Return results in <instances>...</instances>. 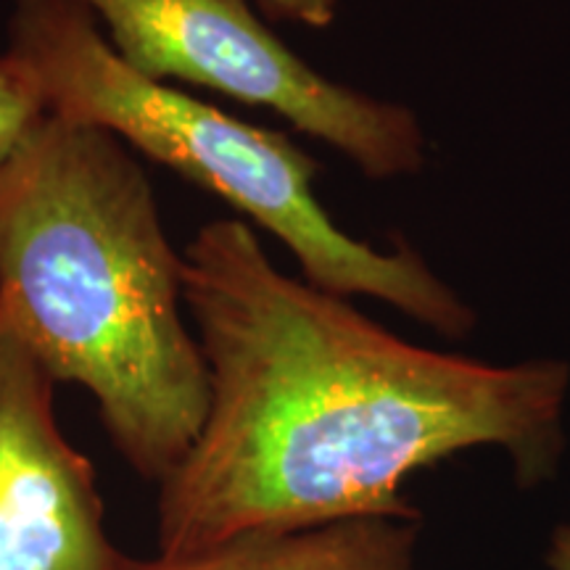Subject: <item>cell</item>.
Segmentation results:
<instances>
[{"label":"cell","mask_w":570,"mask_h":570,"mask_svg":"<svg viewBox=\"0 0 570 570\" xmlns=\"http://www.w3.org/2000/svg\"><path fill=\"white\" fill-rule=\"evenodd\" d=\"M209 407L159 483V554L354 518L415 520L417 470L494 446L523 487L550 481L570 365H491L399 338L277 269L246 219H212L183 252Z\"/></svg>","instance_id":"obj_1"},{"label":"cell","mask_w":570,"mask_h":570,"mask_svg":"<svg viewBox=\"0 0 570 570\" xmlns=\"http://www.w3.org/2000/svg\"><path fill=\"white\" fill-rule=\"evenodd\" d=\"M183 306V254L132 148L48 114L0 169V320L56 383L90 391L111 444L154 483L209 407Z\"/></svg>","instance_id":"obj_2"},{"label":"cell","mask_w":570,"mask_h":570,"mask_svg":"<svg viewBox=\"0 0 570 570\" xmlns=\"http://www.w3.org/2000/svg\"><path fill=\"white\" fill-rule=\"evenodd\" d=\"M9 51L30 63L56 117L104 127L125 146L209 190L288 248L302 277L344 298L389 304L439 336L473 333L475 309L407 240L354 238L317 198L320 164L281 130L244 122L114 53L71 0H13Z\"/></svg>","instance_id":"obj_3"},{"label":"cell","mask_w":570,"mask_h":570,"mask_svg":"<svg viewBox=\"0 0 570 570\" xmlns=\"http://www.w3.org/2000/svg\"><path fill=\"white\" fill-rule=\"evenodd\" d=\"M114 53L154 82H185L277 114L373 183L425 169L428 135L407 104L331 80L277 38L252 0H71Z\"/></svg>","instance_id":"obj_4"},{"label":"cell","mask_w":570,"mask_h":570,"mask_svg":"<svg viewBox=\"0 0 570 570\" xmlns=\"http://www.w3.org/2000/svg\"><path fill=\"white\" fill-rule=\"evenodd\" d=\"M53 389L0 320V570H125L96 470L56 423Z\"/></svg>","instance_id":"obj_5"},{"label":"cell","mask_w":570,"mask_h":570,"mask_svg":"<svg viewBox=\"0 0 570 570\" xmlns=\"http://www.w3.org/2000/svg\"><path fill=\"white\" fill-rule=\"evenodd\" d=\"M415 537L412 520L354 518L244 533L177 558L130 560L125 570H417Z\"/></svg>","instance_id":"obj_6"},{"label":"cell","mask_w":570,"mask_h":570,"mask_svg":"<svg viewBox=\"0 0 570 570\" xmlns=\"http://www.w3.org/2000/svg\"><path fill=\"white\" fill-rule=\"evenodd\" d=\"M46 92L30 63L17 53H0V169L48 117Z\"/></svg>","instance_id":"obj_7"},{"label":"cell","mask_w":570,"mask_h":570,"mask_svg":"<svg viewBox=\"0 0 570 570\" xmlns=\"http://www.w3.org/2000/svg\"><path fill=\"white\" fill-rule=\"evenodd\" d=\"M267 21L327 30L338 19L341 0H252Z\"/></svg>","instance_id":"obj_8"},{"label":"cell","mask_w":570,"mask_h":570,"mask_svg":"<svg viewBox=\"0 0 570 570\" xmlns=\"http://www.w3.org/2000/svg\"><path fill=\"white\" fill-rule=\"evenodd\" d=\"M547 560H550L552 570H570V523L560 525V529L552 533Z\"/></svg>","instance_id":"obj_9"}]
</instances>
